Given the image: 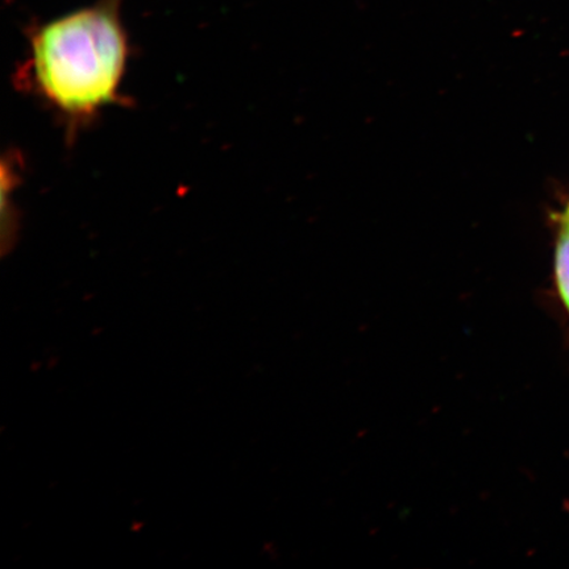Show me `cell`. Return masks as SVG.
<instances>
[{
	"instance_id": "1",
	"label": "cell",
	"mask_w": 569,
	"mask_h": 569,
	"mask_svg": "<svg viewBox=\"0 0 569 569\" xmlns=\"http://www.w3.org/2000/svg\"><path fill=\"white\" fill-rule=\"evenodd\" d=\"M122 2L97 0L27 30L17 84L53 113L69 140L124 99L132 49Z\"/></svg>"
},
{
	"instance_id": "2",
	"label": "cell",
	"mask_w": 569,
	"mask_h": 569,
	"mask_svg": "<svg viewBox=\"0 0 569 569\" xmlns=\"http://www.w3.org/2000/svg\"><path fill=\"white\" fill-rule=\"evenodd\" d=\"M553 280L561 305L569 316V217L559 213L558 237L555 241Z\"/></svg>"
}]
</instances>
